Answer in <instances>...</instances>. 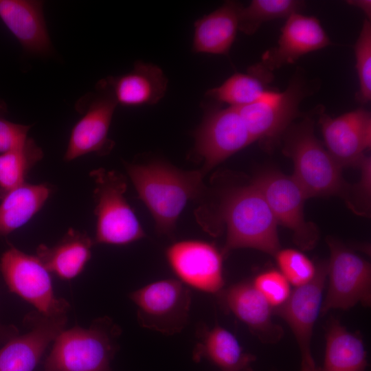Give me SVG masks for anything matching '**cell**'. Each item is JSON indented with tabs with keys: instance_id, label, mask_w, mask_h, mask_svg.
I'll return each mask as SVG.
<instances>
[{
	"instance_id": "obj_3",
	"label": "cell",
	"mask_w": 371,
	"mask_h": 371,
	"mask_svg": "<svg viewBox=\"0 0 371 371\" xmlns=\"http://www.w3.org/2000/svg\"><path fill=\"white\" fill-rule=\"evenodd\" d=\"M312 114L293 123L282 135V151L293 163L292 176L307 198L339 196L347 203L350 185L342 176V168L317 138Z\"/></svg>"
},
{
	"instance_id": "obj_9",
	"label": "cell",
	"mask_w": 371,
	"mask_h": 371,
	"mask_svg": "<svg viewBox=\"0 0 371 371\" xmlns=\"http://www.w3.org/2000/svg\"><path fill=\"white\" fill-rule=\"evenodd\" d=\"M204 109L202 122L194 133L193 151L203 162L201 171L205 176L254 142L236 108H223L215 102Z\"/></svg>"
},
{
	"instance_id": "obj_23",
	"label": "cell",
	"mask_w": 371,
	"mask_h": 371,
	"mask_svg": "<svg viewBox=\"0 0 371 371\" xmlns=\"http://www.w3.org/2000/svg\"><path fill=\"white\" fill-rule=\"evenodd\" d=\"M93 240L85 232L69 229L52 247L40 245L36 256L50 273L64 280L78 276L91 257Z\"/></svg>"
},
{
	"instance_id": "obj_28",
	"label": "cell",
	"mask_w": 371,
	"mask_h": 371,
	"mask_svg": "<svg viewBox=\"0 0 371 371\" xmlns=\"http://www.w3.org/2000/svg\"><path fill=\"white\" fill-rule=\"evenodd\" d=\"M305 2L300 0H253L243 6L238 16V30L247 35L255 34L262 23L300 12Z\"/></svg>"
},
{
	"instance_id": "obj_17",
	"label": "cell",
	"mask_w": 371,
	"mask_h": 371,
	"mask_svg": "<svg viewBox=\"0 0 371 371\" xmlns=\"http://www.w3.org/2000/svg\"><path fill=\"white\" fill-rule=\"evenodd\" d=\"M330 45V39L317 18L294 13L286 18L277 45L265 51L259 63L273 72Z\"/></svg>"
},
{
	"instance_id": "obj_18",
	"label": "cell",
	"mask_w": 371,
	"mask_h": 371,
	"mask_svg": "<svg viewBox=\"0 0 371 371\" xmlns=\"http://www.w3.org/2000/svg\"><path fill=\"white\" fill-rule=\"evenodd\" d=\"M217 296L223 307L262 340L276 342L281 338L282 328L272 320V307L251 282L234 284L223 289Z\"/></svg>"
},
{
	"instance_id": "obj_10",
	"label": "cell",
	"mask_w": 371,
	"mask_h": 371,
	"mask_svg": "<svg viewBox=\"0 0 371 371\" xmlns=\"http://www.w3.org/2000/svg\"><path fill=\"white\" fill-rule=\"evenodd\" d=\"M251 181L262 193L278 224L292 232L295 244L303 250L313 249L319 232L305 218L304 205L308 198L293 176L267 168L256 174Z\"/></svg>"
},
{
	"instance_id": "obj_21",
	"label": "cell",
	"mask_w": 371,
	"mask_h": 371,
	"mask_svg": "<svg viewBox=\"0 0 371 371\" xmlns=\"http://www.w3.org/2000/svg\"><path fill=\"white\" fill-rule=\"evenodd\" d=\"M197 342L192 352L195 361L205 359L221 371H249L255 357L244 351L237 338L226 328L216 324L198 325Z\"/></svg>"
},
{
	"instance_id": "obj_1",
	"label": "cell",
	"mask_w": 371,
	"mask_h": 371,
	"mask_svg": "<svg viewBox=\"0 0 371 371\" xmlns=\"http://www.w3.org/2000/svg\"><path fill=\"white\" fill-rule=\"evenodd\" d=\"M126 169L159 234L172 235L187 203L205 191L201 170L184 171L162 161L126 164Z\"/></svg>"
},
{
	"instance_id": "obj_16",
	"label": "cell",
	"mask_w": 371,
	"mask_h": 371,
	"mask_svg": "<svg viewBox=\"0 0 371 371\" xmlns=\"http://www.w3.org/2000/svg\"><path fill=\"white\" fill-rule=\"evenodd\" d=\"M67 316L49 317L36 311L24 318L28 330L0 348V371H33L47 346L65 329Z\"/></svg>"
},
{
	"instance_id": "obj_34",
	"label": "cell",
	"mask_w": 371,
	"mask_h": 371,
	"mask_svg": "<svg viewBox=\"0 0 371 371\" xmlns=\"http://www.w3.org/2000/svg\"><path fill=\"white\" fill-rule=\"evenodd\" d=\"M19 334L18 328L13 325H5L0 322V346Z\"/></svg>"
},
{
	"instance_id": "obj_33",
	"label": "cell",
	"mask_w": 371,
	"mask_h": 371,
	"mask_svg": "<svg viewBox=\"0 0 371 371\" xmlns=\"http://www.w3.org/2000/svg\"><path fill=\"white\" fill-rule=\"evenodd\" d=\"M7 107L0 100V154L22 146L27 139V134L31 128L12 122L5 117Z\"/></svg>"
},
{
	"instance_id": "obj_19",
	"label": "cell",
	"mask_w": 371,
	"mask_h": 371,
	"mask_svg": "<svg viewBox=\"0 0 371 371\" xmlns=\"http://www.w3.org/2000/svg\"><path fill=\"white\" fill-rule=\"evenodd\" d=\"M0 19L26 52L39 56L52 54L43 1L0 0Z\"/></svg>"
},
{
	"instance_id": "obj_35",
	"label": "cell",
	"mask_w": 371,
	"mask_h": 371,
	"mask_svg": "<svg viewBox=\"0 0 371 371\" xmlns=\"http://www.w3.org/2000/svg\"><path fill=\"white\" fill-rule=\"evenodd\" d=\"M346 3L361 10L366 16V19H371V1L370 0H349Z\"/></svg>"
},
{
	"instance_id": "obj_27",
	"label": "cell",
	"mask_w": 371,
	"mask_h": 371,
	"mask_svg": "<svg viewBox=\"0 0 371 371\" xmlns=\"http://www.w3.org/2000/svg\"><path fill=\"white\" fill-rule=\"evenodd\" d=\"M43 157L41 148L30 137L22 146L0 154V199L26 183L29 171Z\"/></svg>"
},
{
	"instance_id": "obj_8",
	"label": "cell",
	"mask_w": 371,
	"mask_h": 371,
	"mask_svg": "<svg viewBox=\"0 0 371 371\" xmlns=\"http://www.w3.org/2000/svg\"><path fill=\"white\" fill-rule=\"evenodd\" d=\"M137 307V319L143 328L171 335L186 326L192 296L190 288L177 279L154 281L128 295Z\"/></svg>"
},
{
	"instance_id": "obj_24",
	"label": "cell",
	"mask_w": 371,
	"mask_h": 371,
	"mask_svg": "<svg viewBox=\"0 0 371 371\" xmlns=\"http://www.w3.org/2000/svg\"><path fill=\"white\" fill-rule=\"evenodd\" d=\"M273 73L260 63L248 67L247 73H235L220 86L209 89L206 96L218 104L241 107L254 103L267 93L275 90L271 87Z\"/></svg>"
},
{
	"instance_id": "obj_12",
	"label": "cell",
	"mask_w": 371,
	"mask_h": 371,
	"mask_svg": "<svg viewBox=\"0 0 371 371\" xmlns=\"http://www.w3.org/2000/svg\"><path fill=\"white\" fill-rule=\"evenodd\" d=\"M117 106L104 79L100 80L93 92L82 97L76 109L82 116L74 126L64 159L70 161L89 153L108 154L114 142L109 131Z\"/></svg>"
},
{
	"instance_id": "obj_7",
	"label": "cell",
	"mask_w": 371,
	"mask_h": 371,
	"mask_svg": "<svg viewBox=\"0 0 371 371\" xmlns=\"http://www.w3.org/2000/svg\"><path fill=\"white\" fill-rule=\"evenodd\" d=\"M0 272L10 291L49 317L67 315L69 304L56 297L50 272L36 256L10 246L0 259Z\"/></svg>"
},
{
	"instance_id": "obj_6",
	"label": "cell",
	"mask_w": 371,
	"mask_h": 371,
	"mask_svg": "<svg viewBox=\"0 0 371 371\" xmlns=\"http://www.w3.org/2000/svg\"><path fill=\"white\" fill-rule=\"evenodd\" d=\"M90 176L95 183L96 203L94 244L125 245L143 238L144 231L124 196L126 178L104 168L92 170Z\"/></svg>"
},
{
	"instance_id": "obj_5",
	"label": "cell",
	"mask_w": 371,
	"mask_h": 371,
	"mask_svg": "<svg viewBox=\"0 0 371 371\" xmlns=\"http://www.w3.org/2000/svg\"><path fill=\"white\" fill-rule=\"evenodd\" d=\"M319 87L318 80L308 78L297 67L285 90L271 91L256 102L236 108L254 142L267 146L276 142L297 117L304 115L300 104Z\"/></svg>"
},
{
	"instance_id": "obj_14",
	"label": "cell",
	"mask_w": 371,
	"mask_h": 371,
	"mask_svg": "<svg viewBox=\"0 0 371 371\" xmlns=\"http://www.w3.org/2000/svg\"><path fill=\"white\" fill-rule=\"evenodd\" d=\"M327 280V262L317 265L313 279L296 287L277 313L291 328L300 352V371H317L311 352L313 327L321 311L323 290Z\"/></svg>"
},
{
	"instance_id": "obj_30",
	"label": "cell",
	"mask_w": 371,
	"mask_h": 371,
	"mask_svg": "<svg viewBox=\"0 0 371 371\" xmlns=\"http://www.w3.org/2000/svg\"><path fill=\"white\" fill-rule=\"evenodd\" d=\"M274 256L279 271L295 288L308 283L315 276L317 266L299 250L279 249Z\"/></svg>"
},
{
	"instance_id": "obj_36",
	"label": "cell",
	"mask_w": 371,
	"mask_h": 371,
	"mask_svg": "<svg viewBox=\"0 0 371 371\" xmlns=\"http://www.w3.org/2000/svg\"><path fill=\"white\" fill-rule=\"evenodd\" d=\"M249 371H250V370H249Z\"/></svg>"
},
{
	"instance_id": "obj_31",
	"label": "cell",
	"mask_w": 371,
	"mask_h": 371,
	"mask_svg": "<svg viewBox=\"0 0 371 371\" xmlns=\"http://www.w3.org/2000/svg\"><path fill=\"white\" fill-rule=\"evenodd\" d=\"M251 284L272 308L282 306L291 293L288 280L280 271L275 269L258 274Z\"/></svg>"
},
{
	"instance_id": "obj_22",
	"label": "cell",
	"mask_w": 371,
	"mask_h": 371,
	"mask_svg": "<svg viewBox=\"0 0 371 371\" xmlns=\"http://www.w3.org/2000/svg\"><path fill=\"white\" fill-rule=\"evenodd\" d=\"M243 4L226 1L214 12L194 22L192 51L228 56L238 30V16Z\"/></svg>"
},
{
	"instance_id": "obj_4",
	"label": "cell",
	"mask_w": 371,
	"mask_h": 371,
	"mask_svg": "<svg viewBox=\"0 0 371 371\" xmlns=\"http://www.w3.org/2000/svg\"><path fill=\"white\" fill-rule=\"evenodd\" d=\"M121 333L108 316L95 319L88 328L64 329L54 341L44 371H112Z\"/></svg>"
},
{
	"instance_id": "obj_13",
	"label": "cell",
	"mask_w": 371,
	"mask_h": 371,
	"mask_svg": "<svg viewBox=\"0 0 371 371\" xmlns=\"http://www.w3.org/2000/svg\"><path fill=\"white\" fill-rule=\"evenodd\" d=\"M166 258L178 280L188 288L217 295L223 289V254L213 243L201 240L175 242Z\"/></svg>"
},
{
	"instance_id": "obj_29",
	"label": "cell",
	"mask_w": 371,
	"mask_h": 371,
	"mask_svg": "<svg viewBox=\"0 0 371 371\" xmlns=\"http://www.w3.org/2000/svg\"><path fill=\"white\" fill-rule=\"evenodd\" d=\"M355 67L359 79V90L355 98L362 104L371 100V22L364 19L362 27L354 45Z\"/></svg>"
},
{
	"instance_id": "obj_26",
	"label": "cell",
	"mask_w": 371,
	"mask_h": 371,
	"mask_svg": "<svg viewBox=\"0 0 371 371\" xmlns=\"http://www.w3.org/2000/svg\"><path fill=\"white\" fill-rule=\"evenodd\" d=\"M367 366L361 339L333 319L326 333L323 366L317 371H366Z\"/></svg>"
},
{
	"instance_id": "obj_15",
	"label": "cell",
	"mask_w": 371,
	"mask_h": 371,
	"mask_svg": "<svg viewBox=\"0 0 371 371\" xmlns=\"http://www.w3.org/2000/svg\"><path fill=\"white\" fill-rule=\"evenodd\" d=\"M314 109L329 153L341 168L357 166L371 146L370 111L359 108L332 117L323 106Z\"/></svg>"
},
{
	"instance_id": "obj_32",
	"label": "cell",
	"mask_w": 371,
	"mask_h": 371,
	"mask_svg": "<svg viewBox=\"0 0 371 371\" xmlns=\"http://www.w3.org/2000/svg\"><path fill=\"white\" fill-rule=\"evenodd\" d=\"M361 171L359 181L350 186L347 205L355 212L361 215L368 214L371 203V158L365 155L358 166Z\"/></svg>"
},
{
	"instance_id": "obj_11",
	"label": "cell",
	"mask_w": 371,
	"mask_h": 371,
	"mask_svg": "<svg viewBox=\"0 0 371 371\" xmlns=\"http://www.w3.org/2000/svg\"><path fill=\"white\" fill-rule=\"evenodd\" d=\"M330 260L327 263L328 288L322 301L321 313L333 309L346 310L357 304L371 302L370 263L339 241L328 238Z\"/></svg>"
},
{
	"instance_id": "obj_2",
	"label": "cell",
	"mask_w": 371,
	"mask_h": 371,
	"mask_svg": "<svg viewBox=\"0 0 371 371\" xmlns=\"http://www.w3.org/2000/svg\"><path fill=\"white\" fill-rule=\"evenodd\" d=\"M216 217L226 228L223 255L251 248L274 256L280 249L278 223L260 189L251 181L228 190Z\"/></svg>"
},
{
	"instance_id": "obj_25",
	"label": "cell",
	"mask_w": 371,
	"mask_h": 371,
	"mask_svg": "<svg viewBox=\"0 0 371 371\" xmlns=\"http://www.w3.org/2000/svg\"><path fill=\"white\" fill-rule=\"evenodd\" d=\"M51 191L47 184L25 183L6 193L0 203V236L26 224L42 208Z\"/></svg>"
},
{
	"instance_id": "obj_20",
	"label": "cell",
	"mask_w": 371,
	"mask_h": 371,
	"mask_svg": "<svg viewBox=\"0 0 371 371\" xmlns=\"http://www.w3.org/2000/svg\"><path fill=\"white\" fill-rule=\"evenodd\" d=\"M104 80L117 104L125 106L157 103L164 96L168 85L159 67L142 61L136 62L130 72Z\"/></svg>"
}]
</instances>
